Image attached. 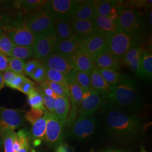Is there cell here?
I'll list each match as a JSON object with an SVG mask.
<instances>
[{"mask_svg": "<svg viewBox=\"0 0 152 152\" xmlns=\"http://www.w3.org/2000/svg\"><path fill=\"white\" fill-rule=\"evenodd\" d=\"M140 152H147V151H146V150L144 149V147L142 146V145H141V148H140Z\"/></svg>", "mask_w": 152, "mask_h": 152, "instance_id": "6f0895ef", "label": "cell"}, {"mask_svg": "<svg viewBox=\"0 0 152 152\" xmlns=\"http://www.w3.org/2000/svg\"><path fill=\"white\" fill-rule=\"evenodd\" d=\"M72 27L76 35L83 39L90 37L96 32V30L92 20H72Z\"/></svg>", "mask_w": 152, "mask_h": 152, "instance_id": "44dd1931", "label": "cell"}, {"mask_svg": "<svg viewBox=\"0 0 152 152\" xmlns=\"http://www.w3.org/2000/svg\"><path fill=\"white\" fill-rule=\"evenodd\" d=\"M83 39L75 34L72 37L63 41H58L53 54L70 59L81 48Z\"/></svg>", "mask_w": 152, "mask_h": 152, "instance_id": "5bb4252c", "label": "cell"}, {"mask_svg": "<svg viewBox=\"0 0 152 152\" xmlns=\"http://www.w3.org/2000/svg\"><path fill=\"white\" fill-rule=\"evenodd\" d=\"M143 50H144L140 46H138L131 49L129 51L125 54L124 58L122 59L123 61V63L125 65H127L131 60H133L137 56H140Z\"/></svg>", "mask_w": 152, "mask_h": 152, "instance_id": "f35d334b", "label": "cell"}, {"mask_svg": "<svg viewBox=\"0 0 152 152\" xmlns=\"http://www.w3.org/2000/svg\"><path fill=\"white\" fill-rule=\"evenodd\" d=\"M9 68V57L0 53V72L3 73Z\"/></svg>", "mask_w": 152, "mask_h": 152, "instance_id": "c3c4849f", "label": "cell"}, {"mask_svg": "<svg viewBox=\"0 0 152 152\" xmlns=\"http://www.w3.org/2000/svg\"><path fill=\"white\" fill-rule=\"evenodd\" d=\"M18 75V74L10 70L9 69H7L6 71L2 73V77L5 85L7 86L10 87L12 82L13 81Z\"/></svg>", "mask_w": 152, "mask_h": 152, "instance_id": "ee69618b", "label": "cell"}, {"mask_svg": "<svg viewBox=\"0 0 152 152\" xmlns=\"http://www.w3.org/2000/svg\"><path fill=\"white\" fill-rule=\"evenodd\" d=\"M27 77H26L24 75H19L18 74L15 79L12 82L10 86V87L14 89H16L19 90V88L22 86V85L25 81L27 80Z\"/></svg>", "mask_w": 152, "mask_h": 152, "instance_id": "f6af8a7d", "label": "cell"}, {"mask_svg": "<svg viewBox=\"0 0 152 152\" xmlns=\"http://www.w3.org/2000/svg\"><path fill=\"white\" fill-rule=\"evenodd\" d=\"M9 36L15 46H33L34 42V34L26 26L14 29Z\"/></svg>", "mask_w": 152, "mask_h": 152, "instance_id": "9a60e30c", "label": "cell"}, {"mask_svg": "<svg viewBox=\"0 0 152 152\" xmlns=\"http://www.w3.org/2000/svg\"><path fill=\"white\" fill-rule=\"evenodd\" d=\"M105 126L109 135L120 138L136 137L142 130L140 117L113 109H107L105 114Z\"/></svg>", "mask_w": 152, "mask_h": 152, "instance_id": "7a4b0ae2", "label": "cell"}, {"mask_svg": "<svg viewBox=\"0 0 152 152\" xmlns=\"http://www.w3.org/2000/svg\"><path fill=\"white\" fill-rule=\"evenodd\" d=\"M140 78L151 81L152 78V54L151 52L143 50L140 62Z\"/></svg>", "mask_w": 152, "mask_h": 152, "instance_id": "484cf974", "label": "cell"}, {"mask_svg": "<svg viewBox=\"0 0 152 152\" xmlns=\"http://www.w3.org/2000/svg\"><path fill=\"white\" fill-rule=\"evenodd\" d=\"M54 32L58 41L68 39L76 34L72 27V19L55 20Z\"/></svg>", "mask_w": 152, "mask_h": 152, "instance_id": "ac0fdd59", "label": "cell"}, {"mask_svg": "<svg viewBox=\"0 0 152 152\" xmlns=\"http://www.w3.org/2000/svg\"><path fill=\"white\" fill-rule=\"evenodd\" d=\"M5 83L3 80V77H2V73L0 72V91L4 87Z\"/></svg>", "mask_w": 152, "mask_h": 152, "instance_id": "db71d44e", "label": "cell"}, {"mask_svg": "<svg viewBox=\"0 0 152 152\" xmlns=\"http://www.w3.org/2000/svg\"><path fill=\"white\" fill-rule=\"evenodd\" d=\"M1 139H2V136H1V135L0 134V140H1Z\"/></svg>", "mask_w": 152, "mask_h": 152, "instance_id": "680465c9", "label": "cell"}, {"mask_svg": "<svg viewBox=\"0 0 152 152\" xmlns=\"http://www.w3.org/2000/svg\"><path fill=\"white\" fill-rule=\"evenodd\" d=\"M55 19L49 12L43 9L33 14L26 25L34 37L54 33Z\"/></svg>", "mask_w": 152, "mask_h": 152, "instance_id": "52a82bcc", "label": "cell"}, {"mask_svg": "<svg viewBox=\"0 0 152 152\" xmlns=\"http://www.w3.org/2000/svg\"><path fill=\"white\" fill-rule=\"evenodd\" d=\"M46 113L48 119L45 140L49 147L54 148L63 142L64 125L60 122L54 113L46 111Z\"/></svg>", "mask_w": 152, "mask_h": 152, "instance_id": "30bf717a", "label": "cell"}, {"mask_svg": "<svg viewBox=\"0 0 152 152\" xmlns=\"http://www.w3.org/2000/svg\"><path fill=\"white\" fill-rule=\"evenodd\" d=\"M46 79L50 81L58 83L65 87H68V80L67 77L58 71L45 68Z\"/></svg>", "mask_w": 152, "mask_h": 152, "instance_id": "f1b7e54d", "label": "cell"}, {"mask_svg": "<svg viewBox=\"0 0 152 152\" xmlns=\"http://www.w3.org/2000/svg\"><path fill=\"white\" fill-rule=\"evenodd\" d=\"M108 36L96 32L90 37L83 39L79 51L94 58L105 51Z\"/></svg>", "mask_w": 152, "mask_h": 152, "instance_id": "8fae6325", "label": "cell"}, {"mask_svg": "<svg viewBox=\"0 0 152 152\" xmlns=\"http://www.w3.org/2000/svg\"><path fill=\"white\" fill-rule=\"evenodd\" d=\"M41 63L37 60H32L26 63L24 69V75L29 76L35 71L39 66L41 65Z\"/></svg>", "mask_w": 152, "mask_h": 152, "instance_id": "b9f144b4", "label": "cell"}, {"mask_svg": "<svg viewBox=\"0 0 152 152\" xmlns=\"http://www.w3.org/2000/svg\"><path fill=\"white\" fill-rule=\"evenodd\" d=\"M100 152H129L123 149H107Z\"/></svg>", "mask_w": 152, "mask_h": 152, "instance_id": "816d5d0a", "label": "cell"}, {"mask_svg": "<svg viewBox=\"0 0 152 152\" xmlns=\"http://www.w3.org/2000/svg\"><path fill=\"white\" fill-rule=\"evenodd\" d=\"M19 4L20 7L24 10L29 11L39 6L44 5L46 1H40V0H26L20 1Z\"/></svg>", "mask_w": 152, "mask_h": 152, "instance_id": "60d3db41", "label": "cell"}, {"mask_svg": "<svg viewBox=\"0 0 152 152\" xmlns=\"http://www.w3.org/2000/svg\"><path fill=\"white\" fill-rule=\"evenodd\" d=\"M31 148L32 147L31 146V143H29L27 145H25L23 148H22V149L18 152H29Z\"/></svg>", "mask_w": 152, "mask_h": 152, "instance_id": "f5cc1de1", "label": "cell"}, {"mask_svg": "<svg viewBox=\"0 0 152 152\" xmlns=\"http://www.w3.org/2000/svg\"><path fill=\"white\" fill-rule=\"evenodd\" d=\"M55 152H72L70 147L65 142H61L58 145L54 147Z\"/></svg>", "mask_w": 152, "mask_h": 152, "instance_id": "f907efd6", "label": "cell"}, {"mask_svg": "<svg viewBox=\"0 0 152 152\" xmlns=\"http://www.w3.org/2000/svg\"><path fill=\"white\" fill-rule=\"evenodd\" d=\"M68 88L69 93L70 99L73 108L78 109L81 103L84 90L77 83L73 77L68 79Z\"/></svg>", "mask_w": 152, "mask_h": 152, "instance_id": "d4e9b609", "label": "cell"}, {"mask_svg": "<svg viewBox=\"0 0 152 152\" xmlns=\"http://www.w3.org/2000/svg\"><path fill=\"white\" fill-rule=\"evenodd\" d=\"M118 11L117 22L121 31L140 37L147 33V27L139 11L120 5L118 6Z\"/></svg>", "mask_w": 152, "mask_h": 152, "instance_id": "3957f363", "label": "cell"}, {"mask_svg": "<svg viewBox=\"0 0 152 152\" xmlns=\"http://www.w3.org/2000/svg\"><path fill=\"white\" fill-rule=\"evenodd\" d=\"M47 114L46 111L44 113V115L37 120L33 125L30 133L31 139L34 140H45V133L47 124Z\"/></svg>", "mask_w": 152, "mask_h": 152, "instance_id": "4316f807", "label": "cell"}, {"mask_svg": "<svg viewBox=\"0 0 152 152\" xmlns=\"http://www.w3.org/2000/svg\"><path fill=\"white\" fill-rule=\"evenodd\" d=\"M36 89L37 90V91L39 92V94L42 96L43 104H44L45 108L46 109V111L49 112V113H54V103L55 99L54 98L49 97L46 95H45V93L43 92L41 87H36Z\"/></svg>", "mask_w": 152, "mask_h": 152, "instance_id": "8d00e7d4", "label": "cell"}, {"mask_svg": "<svg viewBox=\"0 0 152 152\" xmlns=\"http://www.w3.org/2000/svg\"><path fill=\"white\" fill-rule=\"evenodd\" d=\"M141 55L137 56L131 60L130 62L127 65L131 69L133 72H134L137 76L139 77H140V58Z\"/></svg>", "mask_w": 152, "mask_h": 152, "instance_id": "bcb514c9", "label": "cell"}, {"mask_svg": "<svg viewBox=\"0 0 152 152\" xmlns=\"http://www.w3.org/2000/svg\"><path fill=\"white\" fill-rule=\"evenodd\" d=\"M14 45L9 36L2 33L0 36V53L7 56H11V53Z\"/></svg>", "mask_w": 152, "mask_h": 152, "instance_id": "1f68e13d", "label": "cell"}, {"mask_svg": "<svg viewBox=\"0 0 152 152\" xmlns=\"http://www.w3.org/2000/svg\"><path fill=\"white\" fill-rule=\"evenodd\" d=\"M44 83L46 84L58 96L64 97L69 100L70 96L68 87H64L61 85L53 82L50 81L48 80L44 82Z\"/></svg>", "mask_w": 152, "mask_h": 152, "instance_id": "e575fe53", "label": "cell"}, {"mask_svg": "<svg viewBox=\"0 0 152 152\" xmlns=\"http://www.w3.org/2000/svg\"><path fill=\"white\" fill-rule=\"evenodd\" d=\"M29 152H42L41 151H40V150H35V149H34L33 148H31V150H30V151H29Z\"/></svg>", "mask_w": 152, "mask_h": 152, "instance_id": "9f6ffc18", "label": "cell"}, {"mask_svg": "<svg viewBox=\"0 0 152 152\" xmlns=\"http://www.w3.org/2000/svg\"><path fill=\"white\" fill-rule=\"evenodd\" d=\"M33 56V49L32 46H15L11 53L12 58L24 60Z\"/></svg>", "mask_w": 152, "mask_h": 152, "instance_id": "83f0119b", "label": "cell"}, {"mask_svg": "<svg viewBox=\"0 0 152 152\" xmlns=\"http://www.w3.org/2000/svg\"><path fill=\"white\" fill-rule=\"evenodd\" d=\"M69 110L70 103L68 99L59 96L55 99L54 113L63 125H65Z\"/></svg>", "mask_w": 152, "mask_h": 152, "instance_id": "cb8c5ba5", "label": "cell"}, {"mask_svg": "<svg viewBox=\"0 0 152 152\" xmlns=\"http://www.w3.org/2000/svg\"><path fill=\"white\" fill-rule=\"evenodd\" d=\"M71 63L76 71L90 75L95 68L93 59L88 55L78 51L70 58Z\"/></svg>", "mask_w": 152, "mask_h": 152, "instance_id": "2e32d148", "label": "cell"}, {"mask_svg": "<svg viewBox=\"0 0 152 152\" xmlns=\"http://www.w3.org/2000/svg\"><path fill=\"white\" fill-rule=\"evenodd\" d=\"M34 38V42L32 46L34 58L45 60L53 54L55 46L58 42L54 33Z\"/></svg>", "mask_w": 152, "mask_h": 152, "instance_id": "ba28073f", "label": "cell"}, {"mask_svg": "<svg viewBox=\"0 0 152 152\" xmlns=\"http://www.w3.org/2000/svg\"><path fill=\"white\" fill-rule=\"evenodd\" d=\"M44 62L45 68L59 72L65 75L68 80L73 77L77 71L72 65L70 59L59 55L53 54L44 60Z\"/></svg>", "mask_w": 152, "mask_h": 152, "instance_id": "4fadbf2b", "label": "cell"}, {"mask_svg": "<svg viewBox=\"0 0 152 152\" xmlns=\"http://www.w3.org/2000/svg\"><path fill=\"white\" fill-rule=\"evenodd\" d=\"M25 115L22 110L0 107V134L7 130H14L22 126Z\"/></svg>", "mask_w": 152, "mask_h": 152, "instance_id": "9c48e42d", "label": "cell"}, {"mask_svg": "<svg viewBox=\"0 0 152 152\" xmlns=\"http://www.w3.org/2000/svg\"><path fill=\"white\" fill-rule=\"evenodd\" d=\"M141 42L140 37L121 31L109 36L105 51L120 60L131 49L140 46Z\"/></svg>", "mask_w": 152, "mask_h": 152, "instance_id": "277c9868", "label": "cell"}, {"mask_svg": "<svg viewBox=\"0 0 152 152\" xmlns=\"http://www.w3.org/2000/svg\"><path fill=\"white\" fill-rule=\"evenodd\" d=\"M74 152H75V151H74Z\"/></svg>", "mask_w": 152, "mask_h": 152, "instance_id": "94428289", "label": "cell"}, {"mask_svg": "<svg viewBox=\"0 0 152 152\" xmlns=\"http://www.w3.org/2000/svg\"><path fill=\"white\" fill-rule=\"evenodd\" d=\"M25 61L12 57H9V68L10 70L19 75H24Z\"/></svg>", "mask_w": 152, "mask_h": 152, "instance_id": "d590c367", "label": "cell"}, {"mask_svg": "<svg viewBox=\"0 0 152 152\" xmlns=\"http://www.w3.org/2000/svg\"><path fill=\"white\" fill-rule=\"evenodd\" d=\"M142 100L136 82L128 75L121 76L120 81L111 87L107 98L102 100L104 108L118 110L134 114L141 108Z\"/></svg>", "mask_w": 152, "mask_h": 152, "instance_id": "6da1fadb", "label": "cell"}, {"mask_svg": "<svg viewBox=\"0 0 152 152\" xmlns=\"http://www.w3.org/2000/svg\"><path fill=\"white\" fill-rule=\"evenodd\" d=\"M80 4L77 0L46 1L43 9L56 19H72Z\"/></svg>", "mask_w": 152, "mask_h": 152, "instance_id": "8992f818", "label": "cell"}, {"mask_svg": "<svg viewBox=\"0 0 152 152\" xmlns=\"http://www.w3.org/2000/svg\"><path fill=\"white\" fill-rule=\"evenodd\" d=\"M152 11L151 10L149 14V25L151 26V27H152Z\"/></svg>", "mask_w": 152, "mask_h": 152, "instance_id": "11a10c76", "label": "cell"}, {"mask_svg": "<svg viewBox=\"0 0 152 152\" xmlns=\"http://www.w3.org/2000/svg\"><path fill=\"white\" fill-rule=\"evenodd\" d=\"M152 1H132L129 2L131 6L135 7H150L152 6Z\"/></svg>", "mask_w": 152, "mask_h": 152, "instance_id": "7dc6e473", "label": "cell"}, {"mask_svg": "<svg viewBox=\"0 0 152 152\" xmlns=\"http://www.w3.org/2000/svg\"><path fill=\"white\" fill-rule=\"evenodd\" d=\"M97 120L92 117H78L70 124L66 135L76 140H83L91 137L96 128Z\"/></svg>", "mask_w": 152, "mask_h": 152, "instance_id": "5b68a950", "label": "cell"}, {"mask_svg": "<svg viewBox=\"0 0 152 152\" xmlns=\"http://www.w3.org/2000/svg\"><path fill=\"white\" fill-rule=\"evenodd\" d=\"M2 32H1V29H0V36H1V34H2Z\"/></svg>", "mask_w": 152, "mask_h": 152, "instance_id": "91938a15", "label": "cell"}, {"mask_svg": "<svg viewBox=\"0 0 152 152\" xmlns=\"http://www.w3.org/2000/svg\"><path fill=\"white\" fill-rule=\"evenodd\" d=\"M92 59L95 66L97 69H110L118 71L120 67V60L105 51Z\"/></svg>", "mask_w": 152, "mask_h": 152, "instance_id": "ffe728a7", "label": "cell"}, {"mask_svg": "<svg viewBox=\"0 0 152 152\" xmlns=\"http://www.w3.org/2000/svg\"><path fill=\"white\" fill-rule=\"evenodd\" d=\"M17 137V133L14 130L5 131L2 135L5 152H15L14 145Z\"/></svg>", "mask_w": 152, "mask_h": 152, "instance_id": "4dcf8cb0", "label": "cell"}, {"mask_svg": "<svg viewBox=\"0 0 152 152\" xmlns=\"http://www.w3.org/2000/svg\"><path fill=\"white\" fill-rule=\"evenodd\" d=\"M36 90V87L34 82H33L31 80L28 79L26 81L23 83L22 86L19 88V91L24 94H26L27 95H28L34 91Z\"/></svg>", "mask_w": 152, "mask_h": 152, "instance_id": "7bdbcfd3", "label": "cell"}, {"mask_svg": "<svg viewBox=\"0 0 152 152\" xmlns=\"http://www.w3.org/2000/svg\"><path fill=\"white\" fill-rule=\"evenodd\" d=\"M102 98L94 90H84L82 100L78 110V117H92L101 107Z\"/></svg>", "mask_w": 152, "mask_h": 152, "instance_id": "7c38bea8", "label": "cell"}, {"mask_svg": "<svg viewBox=\"0 0 152 152\" xmlns=\"http://www.w3.org/2000/svg\"><path fill=\"white\" fill-rule=\"evenodd\" d=\"M41 88H42L43 92L47 96H48L49 97L54 98L55 99L59 96L56 94H55L54 92L53 91V90L46 84H45L44 82L43 83L41 84Z\"/></svg>", "mask_w": 152, "mask_h": 152, "instance_id": "681fc988", "label": "cell"}, {"mask_svg": "<svg viewBox=\"0 0 152 152\" xmlns=\"http://www.w3.org/2000/svg\"><path fill=\"white\" fill-rule=\"evenodd\" d=\"M73 78L77 83L84 90H93L89 74L85 72L77 71L73 76Z\"/></svg>", "mask_w": 152, "mask_h": 152, "instance_id": "d6a6232c", "label": "cell"}, {"mask_svg": "<svg viewBox=\"0 0 152 152\" xmlns=\"http://www.w3.org/2000/svg\"><path fill=\"white\" fill-rule=\"evenodd\" d=\"M104 80L112 87L116 85L118 82L122 75L118 71L110 69H98Z\"/></svg>", "mask_w": 152, "mask_h": 152, "instance_id": "f546056e", "label": "cell"}, {"mask_svg": "<svg viewBox=\"0 0 152 152\" xmlns=\"http://www.w3.org/2000/svg\"><path fill=\"white\" fill-rule=\"evenodd\" d=\"M94 15L91 1H80V4L72 19L73 20H92Z\"/></svg>", "mask_w": 152, "mask_h": 152, "instance_id": "7402d4cb", "label": "cell"}, {"mask_svg": "<svg viewBox=\"0 0 152 152\" xmlns=\"http://www.w3.org/2000/svg\"><path fill=\"white\" fill-rule=\"evenodd\" d=\"M90 76L93 90L100 94L102 100L107 98L110 92L111 86L104 80L98 69L95 68Z\"/></svg>", "mask_w": 152, "mask_h": 152, "instance_id": "d6986e66", "label": "cell"}, {"mask_svg": "<svg viewBox=\"0 0 152 152\" xmlns=\"http://www.w3.org/2000/svg\"><path fill=\"white\" fill-rule=\"evenodd\" d=\"M28 103L32 109H41L45 112L46 111L43 104L42 96L37 89L28 95Z\"/></svg>", "mask_w": 152, "mask_h": 152, "instance_id": "836d02e7", "label": "cell"}, {"mask_svg": "<svg viewBox=\"0 0 152 152\" xmlns=\"http://www.w3.org/2000/svg\"><path fill=\"white\" fill-rule=\"evenodd\" d=\"M92 20L96 32L102 33L107 36L121 31L118 22H114L107 17L94 15Z\"/></svg>", "mask_w": 152, "mask_h": 152, "instance_id": "e0dca14e", "label": "cell"}, {"mask_svg": "<svg viewBox=\"0 0 152 152\" xmlns=\"http://www.w3.org/2000/svg\"><path fill=\"white\" fill-rule=\"evenodd\" d=\"M44 113L45 111L42 110L32 109L25 114V119L33 125L44 115Z\"/></svg>", "mask_w": 152, "mask_h": 152, "instance_id": "ab89813d", "label": "cell"}, {"mask_svg": "<svg viewBox=\"0 0 152 152\" xmlns=\"http://www.w3.org/2000/svg\"><path fill=\"white\" fill-rule=\"evenodd\" d=\"M33 81L39 84L43 83L46 79V69L44 65H40L29 76Z\"/></svg>", "mask_w": 152, "mask_h": 152, "instance_id": "74e56055", "label": "cell"}, {"mask_svg": "<svg viewBox=\"0 0 152 152\" xmlns=\"http://www.w3.org/2000/svg\"><path fill=\"white\" fill-rule=\"evenodd\" d=\"M95 15L108 17L112 9L119 5V1L112 0H92Z\"/></svg>", "mask_w": 152, "mask_h": 152, "instance_id": "603a6c76", "label": "cell"}]
</instances>
